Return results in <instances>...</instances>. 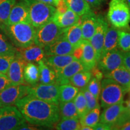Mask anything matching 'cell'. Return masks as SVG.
<instances>
[{"instance_id":"cell-1","label":"cell","mask_w":130,"mask_h":130,"mask_svg":"<svg viewBox=\"0 0 130 130\" xmlns=\"http://www.w3.org/2000/svg\"><path fill=\"white\" fill-rule=\"evenodd\" d=\"M15 105L25 121L35 126L53 128L60 119L58 105L27 95Z\"/></svg>"},{"instance_id":"cell-2","label":"cell","mask_w":130,"mask_h":130,"mask_svg":"<svg viewBox=\"0 0 130 130\" xmlns=\"http://www.w3.org/2000/svg\"><path fill=\"white\" fill-rule=\"evenodd\" d=\"M0 29L16 48H24L34 43L36 28L28 22L5 25Z\"/></svg>"},{"instance_id":"cell-3","label":"cell","mask_w":130,"mask_h":130,"mask_svg":"<svg viewBox=\"0 0 130 130\" xmlns=\"http://www.w3.org/2000/svg\"><path fill=\"white\" fill-rule=\"evenodd\" d=\"M126 93L124 89L116 81L110 78L104 77L101 82V107L105 108L110 105L123 102Z\"/></svg>"},{"instance_id":"cell-4","label":"cell","mask_w":130,"mask_h":130,"mask_svg":"<svg viewBox=\"0 0 130 130\" xmlns=\"http://www.w3.org/2000/svg\"><path fill=\"white\" fill-rule=\"evenodd\" d=\"M30 24L36 28L53 20L56 7L36 0H27Z\"/></svg>"},{"instance_id":"cell-5","label":"cell","mask_w":130,"mask_h":130,"mask_svg":"<svg viewBox=\"0 0 130 130\" xmlns=\"http://www.w3.org/2000/svg\"><path fill=\"white\" fill-rule=\"evenodd\" d=\"M107 18L113 27L126 29L130 22V9L126 0H111Z\"/></svg>"},{"instance_id":"cell-6","label":"cell","mask_w":130,"mask_h":130,"mask_svg":"<svg viewBox=\"0 0 130 130\" xmlns=\"http://www.w3.org/2000/svg\"><path fill=\"white\" fill-rule=\"evenodd\" d=\"M61 28L52 20L36 28L34 43L42 48L51 45L63 35Z\"/></svg>"},{"instance_id":"cell-7","label":"cell","mask_w":130,"mask_h":130,"mask_svg":"<svg viewBox=\"0 0 130 130\" xmlns=\"http://www.w3.org/2000/svg\"><path fill=\"white\" fill-rule=\"evenodd\" d=\"M25 122L27 121L16 106L0 107V130L18 129Z\"/></svg>"},{"instance_id":"cell-8","label":"cell","mask_w":130,"mask_h":130,"mask_svg":"<svg viewBox=\"0 0 130 130\" xmlns=\"http://www.w3.org/2000/svg\"><path fill=\"white\" fill-rule=\"evenodd\" d=\"M28 95L57 105L60 103L59 85L36 84L30 86Z\"/></svg>"},{"instance_id":"cell-9","label":"cell","mask_w":130,"mask_h":130,"mask_svg":"<svg viewBox=\"0 0 130 130\" xmlns=\"http://www.w3.org/2000/svg\"><path fill=\"white\" fill-rule=\"evenodd\" d=\"M30 86L12 84L0 92V107L14 105L19 100L28 95Z\"/></svg>"},{"instance_id":"cell-10","label":"cell","mask_w":130,"mask_h":130,"mask_svg":"<svg viewBox=\"0 0 130 130\" xmlns=\"http://www.w3.org/2000/svg\"><path fill=\"white\" fill-rule=\"evenodd\" d=\"M123 65V52L118 48L107 52L101 56L97 66L104 74Z\"/></svg>"},{"instance_id":"cell-11","label":"cell","mask_w":130,"mask_h":130,"mask_svg":"<svg viewBox=\"0 0 130 130\" xmlns=\"http://www.w3.org/2000/svg\"><path fill=\"white\" fill-rule=\"evenodd\" d=\"M108 27V24L104 18L101 15L98 16L97 24L95 32L90 39L89 40L90 44L95 50L98 61H99L101 56L104 40L105 33H106Z\"/></svg>"},{"instance_id":"cell-12","label":"cell","mask_w":130,"mask_h":130,"mask_svg":"<svg viewBox=\"0 0 130 130\" xmlns=\"http://www.w3.org/2000/svg\"><path fill=\"white\" fill-rule=\"evenodd\" d=\"M27 62L16 53L15 57L10 64L6 75L12 84H25L24 79V70Z\"/></svg>"},{"instance_id":"cell-13","label":"cell","mask_w":130,"mask_h":130,"mask_svg":"<svg viewBox=\"0 0 130 130\" xmlns=\"http://www.w3.org/2000/svg\"><path fill=\"white\" fill-rule=\"evenodd\" d=\"M30 22L29 9L27 0H20L13 7L8 18L7 25Z\"/></svg>"},{"instance_id":"cell-14","label":"cell","mask_w":130,"mask_h":130,"mask_svg":"<svg viewBox=\"0 0 130 130\" xmlns=\"http://www.w3.org/2000/svg\"><path fill=\"white\" fill-rule=\"evenodd\" d=\"M43 49L46 56L72 55L74 50V47L68 41L63 35L54 42Z\"/></svg>"},{"instance_id":"cell-15","label":"cell","mask_w":130,"mask_h":130,"mask_svg":"<svg viewBox=\"0 0 130 130\" xmlns=\"http://www.w3.org/2000/svg\"><path fill=\"white\" fill-rule=\"evenodd\" d=\"M86 71L85 67L80 60H75L60 71L56 73V83L58 85L69 84L70 79L75 74Z\"/></svg>"},{"instance_id":"cell-16","label":"cell","mask_w":130,"mask_h":130,"mask_svg":"<svg viewBox=\"0 0 130 130\" xmlns=\"http://www.w3.org/2000/svg\"><path fill=\"white\" fill-rule=\"evenodd\" d=\"M17 53L27 62L38 63L44 60L46 57L43 48L35 43L24 48H17Z\"/></svg>"},{"instance_id":"cell-17","label":"cell","mask_w":130,"mask_h":130,"mask_svg":"<svg viewBox=\"0 0 130 130\" xmlns=\"http://www.w3.org/2000/svg\"><path fill=\"white\" fill-rule=\"evenodd\" d=\"M125 108L123 102H121L104 108V111L100 115V122L110 126L111 128V126L120 118Z\"/></svg>"},{"instance_id":"cell-18","label":"cell","mask_w":130,"mask_h":130,"mask_svg":"<svg viewBox=\"0 0 130 130\" xmlns=\"http://www.w3.org/2000/svg\"><path fill=\"white\" fill-rule=\"evenodd\" d=\"M104 77L110 78L121 86L126 92L130 90V72L124 65L104 74Z\"/></svg>"},{"instance_id":"cell-19","label":"cell","mask_w":130,"mask_h":130,"mask_svg":"<svg viewBox=\"0 0 130 130\" xmlns=\"http://www.w3.org/2000/svg\"><path fill=\"white\" fill-rule=\"evenodd\" d=\"M97 16L92 10L81 16L79 21L83 40L89 41L93 35L97 24Z\"/></svg>"},{"instance_id":"cell-20","label":"cell","mask_w":130,"mask_h":130,"mask_svg":"<svg viewBox=\"0 0 130 130\" xmlns=\"http://www.w3.org/2000/svg\"><path fill=\"white\" fill-rule=\"evenodd\" d=\"M81 46L83 48V55L80 61L85 67L86 71H90L97 66V58L95 50L89 40H83Z\"/></svg>"},{"instance_id":"cell-21","label":"cell","mask_w":130,"mask_h":130,"mask_svg":"<svg viewBox=\"0 0 130 130\" xmlns=\"http://www.w3.org/2000/svg\"><path fill=\"white\" fill-rule=\"evenodd\" d=\"M81 17L71 10L68 9L63 13H55L53 21L61 28H66L77 24Z\"/></svg>"},{"instance_id":"cell-22","label":"cell","mask_w":130,"mask_h":130,"mask_svg":"<svg viewBox=\"0 0 130 130\" xmlns=\"http://www.w3.org/2000/svg\"><path fill=\"white\" fill-rule=\"evenodd\" d=\"M77 60L73 55H63V56H46L44 61L57 73L69 63Z\"/></svg>"},{"instance_id":"cell-23","label":"cell","mask_w":130,"mask_h":130,"mask_svg":"<svg viewBox=\"0 0 130 130\" xmlns=\"http://www.w3.org/2000/svg\"><path fill=\"white\" fill-rule=\"evenodd\" d=\"M63 35L74 49L80 46L83 41L80 21L71 27L64 28Z\"/></svg>"},{"instance_id":"cell-24","label":"cell","mask_w":130,"mask_h":130,"mask_svg":"<svg viewBox=\"0 0 130 130\" xmlns=\"http://www.w3.org/2000/svg\"><path fill=\"white\" fill-rule=\"evenodd\" d=\"M118 30L119 29L112 25L108 27L104 40L101 56L107 52L118 48Z\"/></svg>"},{"instance_id":"cell-25","label":"cell","mask_w":130,"mask_h":130,"mask_svg":"<svg viewBox=\"0 0 130 130\" xmlns=\"http://www.w3.org/2000/svg\"><path fill=\"white\" fill-rule=\"evenodd\" d=\"M39 69V81L41 84H52L56 83V73L48 66L44 60L37 63Z\"/></svg>"},{"instance_id":"cell-26","label":"cell","mask_w":130,"mask_h":130,"mask_svg":"<svg viewBox=\"0 0 130 130\" xmlns=\"http://www.w3.org/2000/svg\"><path fill=\"white\" fill-rule=\"evenodd\" d=\"M24 79L26 84L34 86L39 81V69L35 63L27 62L24 70Z\"/></svg>"},{"instance_id":"cell-27","label":"cell","mask_w":130,"mask_h":130,"mask_svg":"<svg viewBox=\"0 0 130 130\" xmlns=\"http://www.w3.org/2000/svg\"><path fill=\"white\" fill-rule=\"evenodd\" d=\"M58 108H59L60 119L70 118L79 119L74 101L68 102H60L58 104Z\"/></svg>"},{"instance_id":"cell-28","label":"cell","mask_w":130,"mask_h":130,"mask_svg":"<svg viewBox=\"0 0 130 130\" xmlns=\"http://www.w3.org/2000/svg\"><path fill=\"white\" fill-rule=\"evenodd\" d=\"M68 9L79 16H83L92 10L91 7L85 0H63Z\"/></svg>"},{"instance_id":"cell-29","label":"cell","mask_w":130,"mask_h":130,"mask_svg":"<svg viewBox=\"0 0 130 130\" xmlns=\"http://www.w3.org/2000/svg\"><path fill=\"white\" fill-rule=\"evenodd\" d=\"M80 90L71 84L59 85L60 102H68L74 100Z\"/></svg>"},{"instance_id":"cell-30","label":"cell","mask_w":130,"mask_h":130,"mask_svg":"<svg viewBox=\"0 0 130 130\" xmlns=\"http://www.w3.org/2000/svg\"><path fill=\"white\" fill-rule=\"evenodd\" d=\"M92 78L90 71H84L75 74L70 79L69 84L82 90L87 86Z\"/></svg>"},{"instance_id":"cell-31","label":"cell","mask_w":130,"mask_h":130,"mask_svg":"<svg viewBox=\"0 0 130 130\" xmlns=\"http://www.w3.org/2000/svg\"><path fill=\"white\" fill-rule=\"evenodd\" d=\"M101 115V107L93 108L88 111L84 116L79 118L81 125H87L93 128L99 122Z\"/></svg>"},{"instance_id":"cell-32","label":"cell","mask_w":130,"mask_h":130,"mask_svg":"<svg viewBox=\"0 0 130 130\" xmlns=\"http://www.w3.org/2000/svg\"><path fill=\"white\" fill-rule=\"evenodd\" d=\"M16 0H0V27L7 25L8 18Z\"/></svg>"},{"instance_id":"cell-33","label":"cell","mask_w":130,"mask_h":130,"mask_svg":"<svg viewBox=\"0 0 130 130\" xmlns=\"http://www.w3.org/2000/svg\"><path fill=\"white\" fill-rule=\"evenodd\" d=\"M81 123L79 119H60L55 125V129L58 130H78L81 129Z\"/></svg>"},{"instance_id":"cell-34","label":"cell","mask_w":130,"mask_h":130,"mask_svg":"<svg viewBox=\"0 0 130 130\" xmlns=\"http://www.w3.org/2000/svg\"><path fill=\"white\" fill-rule=\"evenodd\" d=\"M111 129L130 130V110L128 107H126L118 121L111 126Z\"/></svg>"},{"instance_id":"cell-35","label":"cell","mask_w":130,"mask_h":130,"mask_svg":"<svg viewBox=\"0 0 130 130\" xmlns=\"http://www.w3.org/2000/svg\"><path fill=\"white\" fill-rule=\"evenodd\" d=\"M17 48L8 41L7 36L0 31V55H15Z\"/></svg>"},{"instance_id":"cell-36","label":"cell","mask_w":130,"mask_h":130,"mask_svg":"<svg viewBox=\"0 0 130 130\" xmlns=\"http://www.w3.org/2000/svg\"><path fill=\"white\" fill-rule=\"evenodd\" d=\"M73 101H74L75 105L76 107L77 113L80 118L88 111L87 101H86V98L84 96L82 90H80L79 91V92Z\"/></svg>"},{"instance_id":"cell-37","label":"cell","mask_w":130,"mask_h":130,"mask_svg":"<svg viewBox=\"0 0 130 130\" xmlns=\"http://www.w3.org/2000/svg\"><path fill=\"white\" fill-rule=\"evenodd\" d=\"M118 47L123 52L130 51V32L119 29Z\"/></svg>"},{"instance_id":"cell-38","label":"cell","mask_w":130,"mask_h":130,"mask_svg":"<svg viewBox=\"0 0 130 130\" xmlns=\"http://www.w3.org/2000/svg\"><path fill=\"white\" fill-rule=\"evenodd\" d=\"M81 90L83 91L84 96L86 98L88 111H90V110L93 109V108H97V107H101V105H100L98 102V99H97L93 94L91 93L86 89V87L82 89Z\"/></svg>"},{"instance_id":"cell-39","label":"cell","mask_w":130,"mask_h":130,"mask_svg":"<svg viewBox=\"0 0 130 130\" xmlns=\"http://www.w3.org/2000/svg\"><path fill=\"white\" fill-rule=\"evenodd\" d=\"M86 87L97 99L100 98L101 92V81L95 78V77H92Z\"/></svg>"},{"instance_id":"cell-40","label":"cell","mask_w":130,"mask_h":130,"mask_svg":"<svg viewBox=\"0 0 130 130\" xmlns=\"http://www.w3.org/2000/svg\"><path fill=\"white\" fill-rule=\"evenodd\" d=\"M15 55H0V73L6 74Z\"/></svg>"},{"instance_id":"cell-41","label":"cell","mask_w":130,"mask_h":130,"mask_svg":"<svg viewBox=\"0 0 130 130\" xmlns=\"http://www.w3.org/2000/svg\"><path fill=\"white\" fill-rule=\"evenodd\" d=\"M11 85H12V83L7 75L4 74H0V92Z\"/></svg>"},{"instance_id":"cell-42","label":"cell","mask_w":130,"mask_h":130,"mask_svg":"<svg viewBox=\"0 0 130 130\" xmlns=\"http://www.w3.org/2000/svg\"><path fill=\"white\" fill-rule=\"evenodd\" d=\"M91 74H92V77H95L98 80L101 81V80L104 77V74L102 71L99 68L98 66H95L93 69L90 71Z\"/></svg>"},{"instance_id":"cell-43","label":"cell","mask_w":130,"mask_h":130,"mask_svg":"<svg viewBox=\"0 0 130 130\" xmlns=\"http://www.w3.org/2000/svg\"><path fill=\"white\" fill-rule=\"evenodd\" d=\"M91 7L98 8L105 2V0H85Z\"/></svg>"},{"instance_id":"cell-44","label":"cell","mask_w":130,"mask_h":130,"mask_svg":"<svg viewBox=\"0 0 130 130\" xmlns=\"http://www.w3.org/2000/svg\"><path fill=\"white\" fill-rule=\"evenodd\" d=\"M123 65L130 72V51L123 52Z\"/></svg>"},{"instance_id":"cell-45","label":"cell","mask_w":130,"mask_h":130,"mask_svg":"<svg viewBox=\"0 0 130 130\" xmlns=\"http://www.w3.org/2000/svg\"><path fill=\"white\" fill-rule=\"evenodd\" d=\"M72 55L74 56V57L76 59L80 60L83 55V48L82 46H81V45L74 49Z\"/></svg>"},{"instance_id":"cell-46","label":"cell","mask_w":130,"mask_h":130,"mask_svg":"<svg viewBox=\"0 0 130 130\" xmlns=\"http://www.w3.org/2000/svg\"><path fill=\"white\" fill-rule=\"evenodd\" d=\"M93 129L95 130H110L111 129L110 126L107 125L106 124L101 123V122H98L96 124V125L93 126Z\"/></svg>"},{"instance_id":"cell-47","label":"cell","mask_w":130,"mask_h":130,"mask_svg":"<svg viewBox=\"0 0 130 130\" xmlns=\"http://www.w3.org/2000/svg\"><path fill=\"white\" fill-rule=\"evenodd\" d=\"M18 129L24 130V129H29V130H35V129H38V128H36L33 125H28V123H25L23 125H22L20 127L18 128Z\"/></svg>"},{"instance_id":"cell-48","label":"cell","mask_w":130,"mask_h":130,"mask_svg":"<svg viewBox=\"0 0 130 130\" xmlns=\"http://www.w3.org/2000/svg\"><path fill=\"white\" fill-rule=\"evenodd\" d=\"M36 1L46 3V4L52 5V6H55L56 7L58 3L59 2L60 0H36Z\"/></svg>"},{"instance_id":"cell-49","label":"cell","mask_w":130,"mask_h":130,"mask_svg":"<svg viewBox=\"0 0 130 130\" xmlns=\"http://www.w3.org/2000/svg\"><path fill=\"white\" fill-rule=\"evenodd\" d=\"M81 130H93V128L91 126L87 125H81Z\"/></svg>"},{"instance_id":"cell-50","label":"cell","mask_w":130,"mask_h":130,"mask_svg":"<svg viewBox=\"0 0 130 130\" xmlns=\"http://www.w3.org/2000/svg\"><path fill=\"white\" fill-rule=\"evenodd\" d=\"M129 91H130V90H129ZM126 105H127L128 107H130V98H129V100L128 101L126 102Z\"/></svg>"},{"instance_id":"cell-51","label":"cell","mask_w":130,"mask_h":130,"mask_svg":"<svg viewBox=\"0 0 130 130\" xmlns=\"http://www.w3.org/2000/svg\"><path fill=\"white\" fill-rule=\"evenodd\" d=\"M126 1H127L128 4V6H129V9H130V0H126Z\"/></svg>"},{"instance_id":"cell-52","label":"cell","mask_w":130,"mask_h":130,"mask_svg":"<svg viewBox=\"0 0 130 130\" xmlns=\"http://www.w3.org/2000/svg\"><path fill=\"white\" fill-rule=\"evenodd\" d=\"M128 108H129V110H130V107H128Z\"/></svg>"},{"instance_id":"cell-53","label":"cell","mask_w":130,"mask_h":130,"mask_svg":"<svg viewBox=\"0 0 130 130\" xmlns=\"http://www.w3.org/2000/svg\"><path fill=\"white\" fill-rule=\"evenodd\" d=\"M1 74V73H0V74Z\"/></svg>"}]
</instances>
